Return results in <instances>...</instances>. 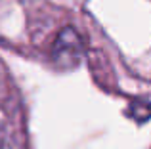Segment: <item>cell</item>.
<instances>
[{"label":"cell","mask_w":151,"mask_h":149,"mask_svg":"<svg viewBox=\"0 0 151 149\" xmlns=\"http://www.w3.org/2000/svg\"><path fill=\"white\" fill-rule=\"evenodd\" d=\"M52 56L58 63H65V65L77 63L78 57L82 56V42H81V37L77 34V31L63 29L54 42Z\"/></svg>","instance_id":"1"},{"label":"cell","mask_w":151,"mask_h":149,"mask_svg":"<svg viewBox=\"0 0 151 149\" xmlns=\"http://www.w3.org/2000/svg\"><path fill=\"white\" fill-rule=\"evenodd\" d=\"M0 149H2V132H0Z\"/></svg>","instance_id":"2"}]
</instances>
